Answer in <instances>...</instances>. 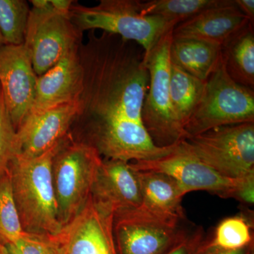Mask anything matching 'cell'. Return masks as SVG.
I'll list each match as a JSON object with an SVG mask.
<instances>
[{"instance_id": "obj_31", "label": "cell", "mask_w": 254, "mask_h": 254, "mask_svg": "<svg viewBox=\"0 0 254 254\" xmlns=\"http://www.w3.org/2000/svg\"><path fill=\"white\" fill-rule=\"evenodd\" d=\"M0 42H1V38H0Z\"/></svg>"}, {"instance_id": "obj_20", "label": "cell", "mask_w": 254, "mask_h": 254, "mask_svg": "<svg viewBox=\"0 0 254 254\" xmlns=\"http://www.w3.org/2000/svg\"><path fill=\"white\" fill-rule=\"evenodd\" d=\"M224 0H153L141 1V12L157 16L176 26L205 10L218 6Z\"/></svg>"}, {"instance_id": "obj_24", "label": "cell", "mask_w": 254, "mask_h": 254, "mask_svg": "<svg viewBox=\"0 0 254 254\" xmlns=\"http://www.w3.org/2000/svg\"><path fill=\"white\" fill-rule=\"evenodd\" d=\"M19 154L16 130L4 101L0 88V176L8 168L11 160Z\"/></svg>"}, {"instance_id": "obj_6", "label": "cell", "mask_w": 254, "mask_h": 254, "mask_svg": "<svg viewBox=\"0 0 254 254\" xmlns=\"http://www.w3.org/2000/svg\"><path fill=\"white\" fill-rule=\"evenodd\" d=\"M103 159L94 146L73 143L63 146L55 155L53 181L62 225L80 213L91 196L95 177Z\"/></svg>"}, {"instance_id": "obj_21", "label": "cell", "mask_w": 254, "mask_h": 254, "mask_svg": "<svg viewBox=\"0 0 254 254\" xmlns=\"http://www.w3.org/2000/svg\"><path fill=\"white\" fill-rule=\"evenodd\" d=\"M253 225V222L245 215L223 219L217 225L213 236L207 239V244L222 250L245 248L254 243Z\"/></svg>"}, {"instance_id": "obj_9", "label": "cell", "mask_w": 254, "mask_h": 254, "mask_svg": "<svg viewBox=\"0 0 254 254\" xmlns=\"http://www.w3.org/2000/svg\"><path fill=\"white\" fill-rule=\"evenodd\" d=\"M129 163L136 171L158 172L172 177L185 195L191 191L204 190L222 198H235L245 179L222 176L185 149L181 142L170 154Z\"/></svg>"}, {"instance_id": "obj_11", "label": "cell", "mask_w": 254, "mask_h": 254, "mask_svg": "<svg viewBox=\"0 0 254 254\" xmlns=\"http://www.w3.org/2000/svg\"><path fill=\"white\" fill-rule=\"evenodd\" d=\"M37 78L24 43L19 46L0 45V88L16 130L33 108Z\"/></svg>"}, {"instance_id": "obj_30", "label": "cell", "mask_w": 254, "mask_h": 254, "mask_svg": "<svg viewBox=\"0 0 254 254\" xmlns=\"http://www.w3.org/2000/svg\"><path fill=\"white\" fill-rule=\"evenodd\" d=\"M0 254H9L3 244H0Z\"/></svg>"}, {"instance_id": "obj_25", "label": "cell", "mask_w": 254, "mask_h": 254, "mask_svg": "<svg viewBox=\"0 0 254 254\" xmlns=\"http://www.w3.org/2000/svg\"><path fill=\"white\" fill-rule=\"evenodd\" d=\"M9 254H54L47 235L25 232L16 242L4 245Z\"/></svg>"}, {"instance_id": "obj_1", "label": "cell", "mask_w": 254, "mask_h": 254, "mask_svg": "<svg viewBox=\"0 0 254 254\" xmlns=\"http://www.w3.org/2000/svg\"><path fill=\"white\" fill-rule=\"evenodd\" d=\"M63 143L38 156L18 154L9 164L13 194L25 232L51 236L63 227L53 181V159Z\"/></svg>"}, {"instance_id": "obj_13", "label": "cell", "mask_w": 254, "mask_h": 254, "mask_svg": "<svg viewBox=\"0 0 254 254\" xmlns=\"http://www.w3.org/2000/svg\"><path fill=\"white\" fill-rule=\"evenodd\" d=\"M91 198L114 215L139 208L142 198L138 173L129 163L103 160L95 177Z\"/></svg>"}, {"instance_id": "obj_7", "label": "cell", "mask_w": 254, "mask_h": 254, "mask_svg": "<svg viewBox=\"0 0 254 254\" xmlns=\"http://www.w3.org/2000/svg\"><path fill=\"white\" fill-rule=\"evenodd\" d=\"M24 45L37 76H41L76 50L79 31L69 14L55 11L50 1L33 0Z\"/></svg>"}, {"instance_id": "obj_27", "label": "cell", "mask_w": 254, "mask_h": 254, "mask_svg": "<svg viewBox=\"0 0 254 254\" xmlns=\"http://www.w3.org/2000/svg\"><path fill=\"white\" fill-rule=\"evenodd\" d=\"M246 205H253L254 203V175L244 179L237 193L236 198Z\"/></svg>"}, {"instance_id": "obj_32", "label": "cell", "mask_w": 254, "mask_h": 254, "mask_svg": "<svg viewBox=\"0 0 254 254\" xmlns=\"http://www.w3.org/2000/svg\"><path fill=\"white\" fill-rule=\"evenodd\" d=\"M0 244H1V242H0Z\"/></svg>"}, {"instance_id": "obj_23", "label": "cell", "mask_w": 254, "mask_h": 254, "mask_svg": "<svg viewBox=\"0 0 254 254\" xmlns=\"http://www.w3.org/2000/svg\"><path fill=\"white\" fill-rule=\"evenodd\" d=\"M24 232L7 170L0 176V242L3 245L14 243Z\"/></svg>"}, {"instance_id": "obj_4", "label": "cell", "mask_w": 254, "mask_h": 254, "mask_svg": "<svg viewBox=\"0 0 254 254\" xmlns=\"http://www.w3.org/2000/svg\"><path fill=\"white\" fill-rule=\"evenodd\" d=\"M247 123H254V89L234 81L221 58L185 126L187 138L217 127Z\"/></svg>"}, {"instance_id": "obj_22", "label": "cell", "mask_w": 254, "mask_h": 254, "mask_svg": "<svg viewBox=\"0 0 254 254\" xmlns=\"http://www.w3.org/2000/svg\"><path fill=\"white\" fill-rule=\"evenodd\" d=\"M30 9L23 0H0V38L4 45L23 44Z\"/></svg>"}, {"instance_id": "obj_15", "label": "cell", "mask_w": 254, "mask_h": 254, "mask_svg": "<svg viewBox=\"0 0 254 254\" xmlns=\"http://www.w3.org/2000/svg\"><path fill=\"white\" fill-rule=\"evenodd\" d=\"M84 86V67L76 50H73L47 72L38 76L34 103L29 114L81 99Z\"/></svg>"}, {"instance_id": "obj_5", "label": "cell", "mask_w": 254, "mask_h": 254, "mask_svg": "<svg viewBox=\"0 0 254 254\" xmlns=\"http://www.w3.org/2000/svg\"><path fill=\"white\" fill-rule=\"evenodd\" d=\"M181 144L222 176L254 175V123L217 127L189 137Z\"/></svg>"}, {"instance_id": "obj_19", "label": "cell", "mask_w": 254, "mask_h": 254, "mask_svg": "<svg viewBox=\"0 0 254 254\" xmlns=\"http://www.w3.org/2000/svg\"><path fill=\"white\" fill-rule=\"evenodd\" d=\"M205 86V81L195 78L171 63L170 100L175 116L184 129L203 96Z\"/></svg>"}, {"instance_id": "obj_26", "label": "cell", "mask_w": 254, "mask_h": 254, "mask_svg": "<svg viewBox=\"0 0 254 254\" xmlns=\"http://www.w3.org/2000/svg\"><path fill=\"white\" fill-rule=\"evenodd\" d=\"M204 231L201 227L190 230L163 254H198L205 240Z\"/></svg>"}, {"instance_id": "obj_8", "label": "cell", "mask_w": 254, "mask_h": 254, "mask_svg": "<svg viewBox=\"0 0 254 254\" xmlns=\"http://www.w3.org/2000/svg\"><path fill=\"white\" fill-rule=\"evenodd\" d=\"M185 220L158 216L140 208L116 214L113 235L118 253L163 254L190 231L184 227Z\"/></svg>"}, {"instance_id": "obj_12", "label": "cell", "mask_w": 254, "mask_h": 254, "mask_svg": "<svg viewBox=\"0 0 254 254\" xmlns=\"http://www.w3.org/2000/svg\"><path fill=\"white\" fill-rule=\"evenodd\" d=\"M81 110L79 99L29 114L16 130L19 154L36 157L51 149L63 141Z\"/></svg>"}, {"instance_id": "obj_29", "label": "cell", "mask_w": 254, "mask_h": 254, "mask_svg": "<svg viewBox=\"0 0 254 254\" xmlns=\"http://www.w3.org/2000/svg\"><path fill=\"white\" fill-rule=\"evenodd\" d=\"M237 7L250 18L251 23L254 25V0H235Z\"/></svg>"}, {"instance_id": "obj_28", "label": "cell", "mask_w": 254, "mask_h": 254, "mask_svg": "<svg viewBox=\"0 0 254 254\" xmlns=\"http://www.w3.org/2000/svg\"><path fill=\"white\" fill-rule=\"evenodd\" d=\"M198 254H254V243L240 250H226L210 247L207 244L206 239H205Z\"/></svg>"}, {"instance_id": "obj_17", "label": "cell", "mask_w": 254, "mask_h": 254, "mask_svg": "<svg viewBox=\"0 0 254 254\" xmlns=\"http://www.w3.org/2000/svg\"><path fill=\"white\" fill-rule=\"evenodd\" d=\"M170 55L171 63L206 81L221 60V47L198 40L173 38Z\"/></svg>"}, {"instance_id": "obj_18", "label": "cell", "mask_w": 254, "mask_h": 254, "mask_svg": "<svg viewBox=\"0 0 254 254\" xmlns=\"http://www.w3.org/2000/svg\"><path fill=\"white\" fill-rule=\"evenodd\" d=\"M227 72L235 82L254 88V30L250 24L221 48Z\"/></svg>"}, {"instance_id": "obj_2", "label": "cell", "mask_w": 254, "mask_h": 254, "mask_svg": "<svg viewBox=\"0 0 254 254\" xmlns=\"http://www.w3.org/2000/svg\"><path fill=\"white\" fill-rule=\"evenodd\" d=\"M70 18L79 31L101 29L134 41L148 53L164 34L175 26L163 18L141 12V1L101 0L94 6L71 5Z\"/></svg>"}, {"instance_id": "obj_16", "label": "cell", "mask_w": 254, "mask_h": 254, "mask_svg": "<svg viewBox=\"0 0 254 254\" xmlns=\"http://www.w3.org/2000/svg\"><path fill=\"white\" fill-rule=\"evenodd\" d=\"M141 184L142 210L163 218L185 220L184 193L174 179L153 171H136Z\"/></svg>"}, {"instance_id": "obj_10", "label": "cell", "mask_w": 254, "mask_h": 254, "mask_svg": "<svg viewBox=\"0 0 254 254\" xmlns=\"http://www.w3.org/2000/svg\"><path fill=\"white\" fill-rule=\"evenodd\" d=\"M113 213L91 196L76 216L58 234L48 236L54 254H118Z\"/></svg>"}, {"instance_id": "obj_14", "label": "cell", "mask_w": 254, "mask_h": 254, "mask_svg": "<svg viewBox=\"0 0 254 254\" xmlns=\"http://www.w3.org/2000/svg\"><path fill=\"white\" fill-rule=\"evenodd\" d=\"M250 24V18L237 7L235 1L224 0L221 4L177 25L173 37L198 40L222 48Z\"/></svg>"}, {"instance_id": "obj_3", "label": "cell", "mask_w": 254, "mask_h": 254, "mask_svg": "<svg viewBox=\"0 0 254 254\" xmlns=\"http://www.w3.org/2000/svg\"><path fill=\"white\" fill-rule=\"evenodd\" d=\"M173 29L164 34L148 53H143L149 85L142 118L148 134L158 147L172 146L187 138L186 132L175 116L170 100V53Z\"/></svg>"}]
</instances>
